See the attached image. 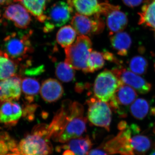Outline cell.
<instances>
[{
	"instance_id": "cell-24",
	"label": "cell",
	"mask_w": 155,
	"mask_h": 155,
	"mask_svg": "<svg viewBox=\"0 0 155 155\" xmlns=\"http://www.w3.org/2000/svg\"><path fill=\"white\" fill-rule=\"evenodd\" d=\"M77 34L72 25H65L58 31L56 40L62 48H66L74 43Z\"/></svg>"
},
{
	"instance_id": "cell-27",
	"label": "cell",
	"mask_w": 155,
	"mask_h": 155,
	"mask_svg": "<svg viewBox=\"0 0 155 155\" xmlns=\"http://www.w3.org/2000/svg\"><path fill=\"white\" fill-rule=\"evenodd\" d=\"M55 74L58 79L64 82H71L75 79L74 69L65 62L56 64Z\"/></svg>"
},
{
	"instance_id": "cell-34",
	"label": "cell",
	"mask_w": 155,
	"mask_h": 155,
	"mask_svg": "<svg viewBox=\"0 0 155 155\" xmlns=\"http://www.w3.org/2000/svg\"><path fill=\"white\" fill-rule=\"evenodd\" d=\"M127 126H128V125H127V122L125 121H122L118 124L117 127L119 130H122L126 129Z\"/></svg>"
},
{
	"instance_id": "cell-26",
	"label": "cell",
	"mask_w": 155,
	"mask_h": 155,
	"mask_svg": "<svg viewBox=\"0 0 155 155\" xmlns=\"http://www.w3.org/2000/svg\"><path fill=\"white\" fill-rule=\"evenodd\" d=\"M131 137V146L134 153L139 155L144 154L150 149L151 146L150 140L146 136L136 134Z\"/></svg>"
},
{
	"instance_id": "cell-2",
	"label": "cell",
	"mask_w": 155,
	"mask_h": 155,
	"mask_svg": "<svg viewBox=\"0 0 155 155\" xmlns=\"http://www.w3.org/2000/svg\"><path fill=\"white\" fill-rule=\"evenodd\" d=\"M84 109L80 103L72 102L67 120L60 133L53 140L66 143L72 139L80 137L86 130L87 119L84 117Z\"/></svg>"
},
{
	"instance_id": "cell-38",
	"label": "cell",
	"mask_w": 155,
	"mask_h": 155,
	"mask_svg": "<svg viewBox=\"0 0 155 155\" xmlns=\"http://www.w3.org/2000/svg\"><path fill=\"white\" fill-rule=\"evenodd\" d=\"M150 155H155V151H153V152L151 153Z\"/></svg>"
},
{
	"instance_id": "cell-36",
	"label": "cell",
	"mask_w": 155,
	"mask_h": 155,
	"mask_svg": "<svg viewBox=\"0 0 155 155\" xmlns=\"http://www.w3.org/2000/svg\"><path fill=\"white\" fill-rule=\"evenodd\" d=\"M66 151L63 153V155H75L72 151L68 149H66Z\"/></svg>"
},
{
	"instance_id": "cell-23",
	"label": "cell",
	"mask_w": 155,
	"mask_h": 155,
	"mask_svg": "<svg viewBox=\"0 0 155 155\" xmlns=\"http://www.w3.org/2000/svg\"><path fill=\"white\" fill-rule=\"evenodd\" d=\"M17 65L5 53H0V80H4L15 76Z\"/></svg>"
},
{
	"instance_id": "cell-11",
	"label": "cell",
	"mask_w": 155,
	"mask_h": 155,
	"mask_svg": "<svg viewBox=\"0 0 155 155\" xmlns=\"http://www.w3.org/2000/svg\"><path fill=\"white\" fill-rule=\"evenodd\" d=\"M132 133L130 126L120 132L103 145V149L109 154L135 155L130 140Z\"/></svg>"
},
{
	"instance_id": "cell-6",
	"label": "cell",
	"mask_w": 155,
	"mask_h": 155,
	"mask_svg": "<svg viewBox=\"0 0 155 155\" xmlns=\"http://www.w3.org/2000/svg\"><path fill=\"white\" fill-rule=\"evenodd\" d=\"M73 9L68 2L60 1L51 6L46 11V18L43 27L45 33L51 32L69 22L72 17Z\"/></svg>"
},
{
	"instance_id": "cell-12",
	"label": "cell",
	"mask_w": 155,
	"mask_h": 155,
	"mask_svg": "<svg viewBox=\"0 0 155 155\" xmlns=\"http://www.w3.org/2000/svg\"><path fill=\"white\" fill-rule=\"evenodd\" d=\"M112 71L122 83L130 86L140 94H147L151 90L152 86L150 83L121 65L114 68Z\"/></svg>"
},
{
	"instance_id": "cell-41",
	"label": "cell",
	"mask_w": 155,
	"mask_h": 155,
	"mask_svg": "<svg viewBox=\"0 0 155 155\" xmlns=\"http://www.w3.org/2000/svg\"><path fill=\"white\" fill-rule=\"evenodd\" d=\"M0 17H1V13H0Z\"/></svg>"
},
{
	"instance_id": "cell-13",
	"label": "cell",
	"mask_w": 155,
	"mask_h": 155,
	"mask_svg": "<svg viewBox=\"0 0 155 155\" xmlns=\"http://www.w3.org/2000/svg\"><path fill=\"white\" fill-rule=\"evenodd\" d=\"M16 3H12L6 7L3 16L13 22L17 28L26 29L31 21L29 12L22 4Z\"/></svg>"
},
{
	"instance_id": "cell-30",
	"label": "cell",
	"mask_w": 155,
	"mask_h": 155,
	"mask_svg": "<svg viewBox=\"0 0 155 155\" xmlns=\"http://www.w3.org/2000/svg\"><path fill=\"white\" fill-rule=\"evenodd\" d=\"M38 107L36 104H29L26 106L24 109L22 113L23 117L26 118L28 121H32L35 118V114Z\"/></svg>"
},
{
	"instance_id": "cell-39",
	"label": "cell",
	"mask_w": 155,
	"mask_h": 155,
	"mask_svg": "<svg viewBox=\"0 0 155 155\" xmlns=\"http://www.w3.org/2000/svg\"><path fill=\"white\" fill-rule=\"evenodd\" d=\"M154 38H155V31L154 32Z\"/></svg>"
},
{
	"instance_id": "cell-28",
	"label": "cell",
	"mask_w": 155,
	"mask_h": 155,
	"mask_svg": "<svg viewBox=\"0 0 155 155\" xmlns=\"http://www.w3.org/2000/svg\"><path fill=\"white\" fill-rule=\"evenodd\" d=\"M102 52L92 51L87 61V72H94L103 68L105 61Z\"/></svg>"
},
{
	"instance_id": "cell-42",
	"label": "cell",
	"mask_w": 155,
	"mask_h": 155,
	"mask_svg": "<svg viewBox=\"0 0 155 155\" xmlns=\"http://www.w3.org/2000/svg\"><path fill=\"white\" fill-rule=\"evenodd\" d=\"M1 51H0V53H1Z\"/></svg>"
},
{
	"instance_id": "cell-4",
	"label": "cell",
	"mask_w": 155,
	"mask_h": 155,
	"mask_svg": "<svg viewBox=\"0 0 155 155\" xmlns=\"http://www.w3.org/2000/svg\"><path fill=\"white\" fill-rule=\"evenodd\" d=\"M31 30L28 31L12 32L4 39V48L9 58L16 61H21L27 57L28 53L33 51L30 40L32 34Z\"/></svg>"
},
{
	"instance_id": "cell-37",
	"label": "cell",
	"mask_w": 155,
	"mask_h": 155,
	"mask_svg": "<svg viewBox=\"0 0 155 155\" xmlns=\"http://www.w3.org/2000/svg\"><path fill=\"white\" fill-rule=\"evenodd\" d=\"M7 155H23L22 154H19L16 153H15L14 154H8Z\"/></svg>"
},
{
	"instance_id": "cell-33",
	"label": "cell",
	"mask_w": 155,
	"mask_h": 155,
	"mask_svg": "<svg viewBox=\"0 0 155 155\" xmlns=\"http://www.w3.org/2000/svg\"><path fill=\"white\" fill-rule=\"evenodd\" d=\"M103 149L96 148L89 151L87 155H109Z\"/></svg>"
},
{
	"instance_id": "cell-18",
	"label": "cell",
	"mask_w": 155,
	"mask_h": 155,
	"mask_svg": "<svg viewBox=\"0 0 155 155\" xmlns=\"http://www.w3.org/2000/svg\"><path fill=\"white\" fill-rule=\"evenodd\" d=\"M51 0H17L39 22H44L46 18V11Z\"/></svg>"
},
{
	"instance_id": "cell-5",
	"label": "cell",
	"mask_w": 155,
	"mask_h": 155,
	"mask_svg": "<svg viewBox=\"0 0 155 155\" xmlns=\"http://www.w3.org/2000/svg\"><path fill=\"white\" fill-rule=\"evenodd\" d=\"M122 83L112 70L105 69L98 74L95 80L93 88L94 96L102 101L109 103Z\"/></svg>"
},
{
	"instance_id": "cell-35",
	"label": "cell",
	"mask_w": 155,
	"mask_h": 155,
	"mask_svg": "<svg viewBox=\"0 0 155 155\" xmlns=\"http://www.w3.org/2000/svg\"><path fill=\"white\" fill-rule=\"evenodd\" d=\"M16 0H0V5H8L13 3H16Z\"/></svg>"
},
{
	"instance_id": "cell-7",
	"label": "cell",
	"mask_w": 155,
	"mask_h": 155,
	"mask_svg": "<svg viewBox=\"0 0 155 155\" xmlns=\"http://www.w3.org/2000/svg\"><path fill=\"white\" fill-rule=\"evenodd\" d=\"M87 104L88 107L87 119L90 122L95 126L104 127L109 131L112 118L109 105L95 97L87 100Z\"/></svg>"
},
{
	"instance_id": "cell-25",
	"label": "cell",
	"mask_w": 155,
	"mask_h": 155,
	"mask_svg": "<svg viewBox=\"0 0 155 155\" xmlns=\"http://www.w3.org/2000/svg\"><path fill=\"white\" fill-rule=\"evenodd\" d=\"M150 110L148 101L142 98L137 99L130 107V114L135 119L142 120L146 117Z\"/></svg>"
},
{
	"instance_id": "cell-19",
	"label": "cell",
	"mask_w": 155,
	"mask_h": 155,
	"mask_svg": "<svg viewBox=\"0 0 155 155\" xmlns=\"http://www.w3.org/2000/svg\"><path fill=\"white\" fill-rule=\"evenodd\" d=\"M110 41L112 47L119 56H127L132 44V40L128 33L121 31L111 35Z\"/></svg>"
},
{
	"instance_id": "cell-3",
	"label": "cell",
	"mask_w": 155,
	"mask_h": 155,
	"mask_svg": "<svg viewBox=\"0 0 155 155\" xmlns=\"http://www.w3.org/2000/svg\"><path fill=\"white\" fill-rule=\"evenodd\" d=\"M92 46L89 36L79 35L72 45L65 48V62L73 69L88 73L87 63L92 51Z\"/></svg>"
},
{
	"instance_id": "cell-8",
	"label": "cell",
	"mask_w": 155,
	"mask_h": 155,
	"mask_svg": "<svg viewBox=\"0 0 155 155\" xmlns=\"http://www.w3.org/2000/svg\"><path fill=\"white\" fill-rule=\"evenodd\" d=\"M71 24L78 35L87 36L99 34L105 28L101 14L87 16L76 13L72 17Z\"/></svg>"
},
{
	"instance_id": "cell-40",
	"label": "cell",
	"mask_w": 155,
	"mask_h": 155,
	"mask_svg": "<svg viewBox=\"0 0 155 155\" xmlns=\"http://www.w3.org/2000/svg\"><path fill=\"white\" fill-rule=\"evenodd\" d=\"M154 68H155V63L154 64Z\"/></svg>"
},
{
	"instance_id": "cell-15",
	"label": "cell",
	"mask_w": 155,
	"mask_h": 155,
	"mask_svg": "<svg viewBox=\"0 0 155 155\" xmlns=\"http://www.w3.org/2000/svg\"><path fill=\"white\" fill-rule=\"evenodd\" d=\"M22 108L19 103L7 102L0 107V123L8 126L16 125L22 115Z\"/></svg>"
},
{
	"instance_id": "cell-10",
	"label": "cell",
	"mask_w": 155,
	"mask_h": 155,
	"mask_svg": "<svg viewBox=\"0 0 155 155\" xmlns=\"http://www.w3.org/2000/svg\"><path fill=\"white\" fill-rule=\"evenodd\" d=\"M101 15L106 17V25L110 35L123 31L128 24L127 15L120 11V7L107 2L101 3Z\"/></svg>"
},
{
	"instance_id": "cell-31",
	"label": "cell",
	"mask_w": 155,
	"mask_h": 155,
	"mask_svg": "<svg viewBox=\"0 0 155 155\" xmlns=\"http://www.w3.org/2000/svg\"><path fill=\"white\" fill-rule=\"evenodd\" d=\"M102 53L105 60H107V61H110V62L115 63V64H117L119 66L121 65V64L122 63V62L119 61V60H118L116 58V56L114 55V54H112V53L108 51H104Z\"/></svg>"
},
{
	"instance_id": "cell-21",
	"label": "cell",
	"mask_w": 155,
	"mask_h": 155,
	"mask_svg": "<svg viewBox=\"0 0 155 155\" xmlns=\"http://www.w3.org/2000/svg\"><path fill=\"white\" fill-rule=\"evenodd\" d=\"M92 143L88 136L72 139L64 145V148L72 151L75 155H87Z\"/></svg>"
},
{
	"instance_id": "cell-14",
	"label": "cell",
	"mask_w": 155,
	"mask_h": 155,
	"mask_svg": "<svg viewBox=\"0 0 155 155\" xmlns=\"http://www.w3.org/2000/svg\"><path fill=\"white\" fill-rule=\"evenodd\" d=\"M21 79L14 76L0 81V107L4 103L15 101L21 96Z\"/></svg>"
},
{
	"instance_id": "cell-9",
	"label": "cell",
	"mask_w": 155,
	"mask_h": 155,
	"mask_svg": "<svg viewBox=\"0 0 155 155\" xmlns=\"http://www.w3.org/2000/svg\"><path fill=\"white\" fill-rule=\"evenodd\" d=\"M137 92L127 84L122 83L117 89L115 96L107 104L119 117H126L127 110L137 98Z\"/></svg>"
},
{
	"instance_id": "cell-22",
	"label": "cell",
	"mask_w": 155,
	"mask_h": 155,
	"mask_svg": "<svg viewBox=\"0 0 155 155\" xmlns=\"http://www.w3.org/2000/svg\"><path fill=\"white\" fill-rule=\"evenodd\" d=\"M21 88L25 99L28 104L34 101L40 92V85L38 81L35 78L25 77L21 82Z\"/></svg>"
},
{
	"instance_id": "cell-29",
	"label": "cell",
	"mask_w": 155,
	"mask_h": 155,
	"mask_svg": "<svg viewBox=\"0 0 155 155\" xmlns=\"http://www.w3.org/2000/svg\"><path fill=\"white\" fill-rule=\"evenodd\" d=\"M130 71L139 75H144L147 73L148 67V62L143 56L137 55L131 58L129 62Z\"/></svg>"
},
{
	"instance_id": "cell-17",
	"label": "cell",
	"mask_w": 155,
	"mask_h": 155,
	"mask_svg": "<svg viewBox=\"0 0 155 155\" xmlns=\"http://www.w3.org/2000/svg\"><path fill=\"white\" fill-rule=\"evenodd\" d=\"M78 14L91 16L101 14V3L99 0H68Z\"/></svg>"
},
{
	"instance_id": "cell-16",
	"label": "cell",
	"mask_w": 155,
	"mask_h": 155,
	"mask_svg": "<svg viewBox=\"0 0 155 155\" xmlns=\"http://www.w3.org/2000/svg\"><path fill=\"white\" fill-rule=\"evenodd\" d=\"M40 92L45 101L52 103L62 97L64 94V90L61 84L58 80L49 78L43 82Z\"/></svg>"
},
{
	"instance_id": "cell-32",
	"label": "cell",
	"mask_w": 155,
	"mask_h": 155,
	"mask_svg": "<svg viewBox=\"0 0 155 155\" xmlns=\"http://www.w3.org/2000/svg\"><path fill=\"white\" fill-rule=\"evenodd\" d=\"M124 4L130 8H135L139 6L143 0H122Z\"/></svg>"
},
{
	"instance_id": "cell-1",
	"label": "cell",
	"mask_w": 155,
	"mask_h": 155,
	"mask_svg": "<svg viewBox=\"0 0 155 155\" xmlns=\"http://www.w3.org/2000/svg\"><path fill=\"white\" fill-rule=\"evenodd\" d=\"M48 125H35L31 133L25 136L17 146V153L23 155H49L53 148Z\"/></svg>"
},
{
	"instance_id": "cell-20",
	"label": "cell",
	"mask_w": 155,
	"mask_h": 155,
	"mask_svg": "<svg viewBox=\"0 0 155 155\" xmlns=\"http://www.w3.org/2000/svg\"><path fill=\"white\" fill-rule=\"evenodd\" d=\"M138 15L139 25L155 31V0H146Z\"/></svg>"
}]
</instances>
